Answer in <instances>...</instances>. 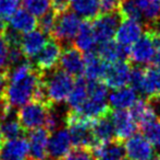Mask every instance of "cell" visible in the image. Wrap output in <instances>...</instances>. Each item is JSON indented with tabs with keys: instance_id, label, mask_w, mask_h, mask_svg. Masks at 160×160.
<instances>
[{
	"instance_id": "cell-23",
	"label": "cell",
	"mask_w": 160,
	"mask_h": 160,
	"mask_svg": "<svg viewBox=\"0 0 160 160\" xmlns=\"http://www.w3.org/2000/svg\"><path fill=\"white\" fill-rule=\"evenodd\" d=\"M92 130H93L96 145L97 144H107L116 139L114 127L110 119V114L94 120Z\"/></svg>"
},
{
	"instance_id": "cell-35",
	"label": "cell",
	"mask_w": 160,
	"mask_h": 160,
	"mask_svg": "<svg viewBox=\"0 0 160 160\" xmlns=\"http://www.w3.org/2000/svg\"><path fill=\"white\" fill-rule=\"evenodd\" d=\"M9 53H10V46L1 35L0 36V71L7 69L4 67L9 63Z\"/></svg>"
},
{
	"instance_id": "cell-46",
	"label": "cell",
	"mask_w": 160,
	"mask_h": 160,
	"mask_svg": "<svg viewBox=\"0 0 160 160\" xmlns=\"http://www.w3.org/2000/svg\"><path fill=\"white\" fill-rule=\"evenodd\" d=\"M0 160H1V159H0Z\"/></svg>"
},
{
	"instance_id": "cell-27",
	"label": "cell",
	"mask_w": 160,
	"mask_h": 160,
	"mask_svg": "<svg viewBox=\"0 0 160 160\" xmlns=\"http://www.w3.org/2000/svg\"><path fill=\"white\" fill-rule=\"evenodd\" d=\"M88 97V82L84 78L78 77L74 81L72 91L68 98V103L72 111H78Z\"/></svg>"
},
{
	"instance_id": "cell-25",
	"label": "cell",
	"mask_w": 160,
	"mask_h": 160,
	"mask_svg": "<svg viewBox=\"0 0 160 160\" xmlns=\"http://www.w3.org/2000/svg\"><path fill=\"white\" fill-rule=\"evenodd\" d=\"M70 8L78 17L86 20L95 19L100 14V0H71Z\"/></svg>"
},
{
	"instance_id": "cell-42",
	"label": "cell",
	"mask_w": 160,
	"mask_h": 160,
	"mask_svg": "<svg viewBox=\"0 0 160 160\" xmlns=\"http://www.w3.org/2000/svg\"><path fill=\"white\" fill-rule=\"evenodd\" d=\"M98 160H119L114 158H108V157H102V158H98Z\"/></svg>"
},
{
	"instance_id": "cell-40",
	"label": "cell",
	"mask_w": 160,
	"mask_h": 160,
	"mask_svg": "<svg viewBox=\"0 0 160 160\" xmlns=\"http://www.w3.org/2000/svg\"><path fill=\"white\" fill-rule=\"evenodd\" d=\"M154 63L156 66L160 67V36H157V49H156V55L154 58Z\"/></svg>"
},
{
	"instance_id": "cell-18",
	"label": "cell",
	"mask_w": 160,
	"mask_h": 160,
	"mask_svg": "<svg viewBox=\"0 0 160 160\" xmlns=\"http://www.w3.org/2000/svg\"><path fill=\"white\" fill-rule=\"evenodd\" d=\"M108 63L94 52L86 53L84 56V75L88 81H99L103 79Z\"/></svg>"
},
{
	"instance_id": "cell-19",
	"label": "cell",
	"mask_w": 160,
	"mask_h": 160,
	"mask_svg": "<svg viewBox=\"0 0 160 160\" xmlns=\"http://www.w3.org/2000/svg\"><path fill=\"white\" fill-rule=\"evenodd\" d=\"M137 101L136 91L131 87H123L116 89L108 97L110 108L114 110H128Z\"/></svg>"
},
{
	"instance_id": "cell-33",
	"label": "cell",
	"mask_w": 160,
	"mask_h": 160,
	"mask_svg": "<svg viewBox=\"0 0 160 160\" xmlns=\"http://www.w3.org/2000/svg\"><path fill=\"white\" fill-rule=\"evenodd\" d=\"M56 20H57V14L53 12L52 10L48 11L47 13H45L44 15L39 18L37 20L38 22V28L40 31H42L44 33H46L47 35H51L55 28Z\"/></svg>"
},
{
	"instance_id": "cell-2",
	"label": "cell",
	"mask_w": 160,
	"mask_h": 160,
	"mask_svg": "<svg viewBox=\"0 0 160 160\" xmlns=\"http://www.w3.org/2000/svg\"><path fill=\"white\" fill-rule=\"evenodd\" d=\"M49 71L50 74L48 75H44L42 73V90L45 101L50 105L64 102L68 100L74 86L73 77L61 68Z\"/></svg>"
},
{
	"instance_id": "cell-29",
	"label": "cell",
	"mask_w": 160,
	"mask_h": 160,
	"mask_svg": "<svg viewBox=\"0 0 160 160\" xmlns=\"http://www.w3.org/2000/svg\"><path fill=\"white\" fill-rule=\"evenodd\" d=\"M119 12L123 19H132L136 21H143V15L135 0H120Z\"/></svg>"
},
{
	"instance_id": "cell-6",
	"label": "cell",
	"mask_w": 160,
	"mask_h": 160,
	"mask_svg": "<svg viewBox=\"0 0 160 160\" xmlns=\"http://www.w3.org/2000/svg\"><path fill=\"white\" fill-rule=\"evenodd\" d=\"M83 22L84 21L82 20V18L78 17L73 11H69V12L67 11L64 13H61L56 20L55 28L51 33L52 39L58 41L59 43L69 44L70 42L75 40Z\"/></svg>"
},
{
	"instance_id": "cell-30",
	"label": "cell",
	"mask_w": 160,
	"mask_h": 160,
	"mask_svg": "<svg viewBox=\"0 0 160 160\" xmlns=\"http://www.w3.org/2000/svg\"><path fill=\"white\" fill-rule=\"evenodd\" d=\"M24 9L36 18H40L50 11L51 0H22Z\"/></svg>"
},
{
	"instance_id": "cell-5",
	"label": "cell",
	"mask_w": 160,
	"mask_h": 160,
	"mask_svg": "<svg viewBox=\"0 0 160 160\" xmlns=\"http://www.w3.org/2000/svg\"><path fill=\"white\" fill-rule=\"evenodd\" d=\"M157 35L150 29L145 28V32L128 48V60L134 65H148L156 55Z\"/></svg>"
},
{
	"instance_id": "cell-20",
	"label": "cell",
	"mask_w": 160,
	"mask_h": 160,
	"mask_svg": "<svg viewBox=\"0 0 160 160\" xmlns=\"http://www.w3.org/2000/svg\"><path fill=\"white\" fill-rule=\"evenodd\" d=\"M142 93L146 97V100H152L160 97V67H145V76L142 87Z\"/></svg>"
},
{
	"instance_id": "cell-47",
	"label": "cell",
	"mask_w": 160,
	"mask_h": 160,
	"mask_svg": "<svg viewBox=\"0 0 160 160\" xmlns=\"http://www.w3.org/2000/svg\"><path fill=\"white\" fill-rule=\"evenodd\" d=\"M31 160H32V159H31Z\"/></svg>"
},
{
	"instance_id": "cell-32",
	"label": "cell",
	"mask_w": 160,
	"mask_h": 160,
	"mask_svg": "<svg viewBox=\"0 0 160 160\" xmlns=\"http://www.w3.org/2000/svg\"><path fill=\"white\" fill-rule=\"evenodd\" d=\"M22 0H0V19L8 21L18 10Z\"/></svg>"
},
{
	"instance_id": "cell-3",
	"label": "cell",
	"mask_w": 160,
	"mask_h": 160,
	"mask_svg": "<svg viewBox=\"0 0 160 160\" xmlns=\"http://www.w3.org/2000/svg\"><path fill=\"white\" fill-rule=\"evenodd\" d=\"M65 122H67L68 130L71 135L72 144L74 147L92 149L96 145L93 130H92L94 120L87 119L76 112L71 111L70 113H68Z\"/></svg>"
},
{
	"instance_id": "cell-28",
	"label": "cell",
	"mask_w": 160,
	"mask_h": 160,
	"mask_svg": "<svg viewBox=\"0 0 160 160\" xmlns=\"http://www.w3.org/2000/svg\"><path fill=\"white\" fill-rule=\"evenodd\" d=\"M143 15L146 26H149L160 15V0H135Z\"/></svg>"
},
{
	"instance_id": "cell-7",
	"label": "cell",
	"mask_w": 160,
	"mask_h": 160,
	"mask_svg": "<svg viewBox=\"0 0 160 160\" xmlns=\"http://www.w3.org/2000/svg\"><path fill=\"white\" fill-rule=\"evenodd\" d=\"M122 15L119 11L108 13H100L92 22L94 34H95L97 44L112 41L116 36L117 30L122 21Z\"/></svg>"
},
{
	"instance_id": "cell-11",
	"label": "cell",
	"mask_w": 160,
	"mask_h": 160,
	"mask_svg": "<svg viewBox=\"0 0 160 160\" xmlns=\"http://www.w3.org/2000/svg\"><path fill=\"white\" fill-rule=\"evenodd\" d=\"M72 139L69 130L65 128L52 132L48 143V158L51 160H63L72 150Z\"/></svg>"
},
{
	"instance_id": "cell-21",
	"label": "cell",
	"mask_w": 160,
	"mask_h": 160,
	"mask_svg": "<svg viewBox=\"0 0 160 160\" xmlns=\"http://www.w3.org/2000/svg\"><path fill=\"white\" fill-rule=\"evenodd\" d=\"M98 45L97 54L108 64L120 62V60H128V48L120 45L117 41H109Z\"/></svg>"
},
{
	"instance_id": "cell-43",
	"label": "cell",
	"mask_w": 160,
	"mask_h": 160,
	"mask_svg": "<svg viewBox=\"0 0 160 160\" xmlns=\"http://www.w3.org/2000/svg\"><path fill=\"white\" fill-rule=\"evenodd\" d=\"M2 141H3V138H2V137H1V135H0V150H1L2 145H3V143H2Z\"/></svg>"
},
{
	"instance_id": "cell-24",
	"label": "cell",
	"mask_w": 160,
	"mask_h": 160,
	"mask_svg": "<svg viewBox=\"0 0 160 160\" xmlns=\"http://www.w3.org/2000/svg\"><path fill=\"white\" fill-rule=\"evenodd\" d=\"M130 112L141 128L148 125L152 122L158 120L157 112L152 105V103L148 100H144V99L137 100L134 103V105L131 108Z\"/></svg>"
},
{
	"instance_id": "cell-10",
	"label": "cell",
	"mask_w": 160,
	"mask_h": 160,
	"mask_svg": "<svg viewBox=\"0 0 160 160\" xmlns=\"http://www.w3.org/2000/svg\"><path fill=\"white\" fill-rule=\"evenodd\" d=\"M130 64L128 60H120L108 64L105 77L102 79L105 85L113 90L127 87L130 81V74L132 69Z\"/></svg>"
},
{
	"instance_id": "cell-41",
	"label": "cell",
	"mask_w": 160,
	"mask_h": 160,
	"mask_svg": "<svg viewBox=\"0 0 160 160\" xmlns=\"http://www.w3.org/2000/svg\"><path fill=\"white\" fill-rule=\"evenodd\" d=\"M7 28H8V25H7V21H3V20L0 19V36L3 35V33L6 32Z\"/></svg>"
},
{
	"instance_id": "cell-1",
	"label": "cell",
	"mask_w": 160,
	"mask_h": 160,
	"mask_svg": "<svg viewBox=\"0 0 160 160\" xmlns=\"http://www.w3.org/2000/svg\"><path fill=\"white\" fill-rule=\"evenodd\" d=\"M42 73L34 69L30 75L18 81L8 82L2 94V101L12 109L22 108L36 98L40 87Z\"/></svg>"
},
{
	"instance_id": "cell-26",
	"label": "cell",
	"mask_w": 160,
	"mask_h": 160,
	"mask_svg": "<svg viewBox=\"0 0 160 160\" xmlns=\"http://www.w3.org/2000/svg\"><path fill=\"white\" fill-rule=\"evenodd\" d=\"M97 44V41L94 34V30L92 23L88 21H84L81 26V30L75 37V46L81 52H84L85 54L89 52H94Z\"/></svg>"
},
{
	"instance_id": "cell-9",
	"label": "cell",
	"mask_w": 160,
	"mask_h": 160,
	"mask_svg": "<svg viewBox=\"0 0 160 160\" xmlns=\"http://www.w3.org/2000/svg\"><path fill=\"white\" fill-rule=\"evenodd\" d=\"M110 119L114 127L116 139L121 143L135 134L138 130V124L134 120L131 112L127 110H114L110 112Z\"/></svg>"
},
{
	"instance_id": "cell-44",
	"label": "cell",
	"mask_w": 160,
	"mask_h": 160,
	"mask_svg": "<svg viewBox=\"0 0 160 160\" xmlns=\"http://www.w3.org/2000/svg\"><path fill=\"white\" fill-rule=\"evenodd\" d=\"M150 160H160V155H158V156H155L154 158H152Z\"/></svg>"
},
{
	"instance_id": "cell-8",
	"label": "cell",
	"mask_w": 160,
	"mask_h": 160,
	"mask_svg": "<svg viewBox=\"0 0 160 160\" xmlns=\"http://www.w3.org/2000/svg\"><path fill=\"white\" fill-rule=\"evenodd\" d=\"M123 146L127 160H150L155 157L154 145L144 135L134 134Z\"/></svg>"
},
{
	"instance_id": "cell-16",
	"label": "cell",
	"mask_w": 160,
	"mask_h": 160,
	"mask_svg": "<svg viewBox=\"0 0 160 160\" xmlns=\"http://www.w3.org/2000/svg\"><path fill=\"white\" fill-rule=\"evenodd\" d=\"M30 155V144L25 137L8 139L0 150L1 160H28Z\"/></svg>"
},
{
	"instance_id": "cell-48",
	"label": "cell",
	"mask_w": 160,
	"mask_h": 160,
	"mask_svg": "<svg viewBox=\"0 0 160 160\" xmlns=\"http://www.w3.org/2000/svg\"><path fill=\"white\" fill-rule=\"evenodd\" d=\"M159 155H160V154H159Z\"/></svg>"
},
{
	"instance_id": "cell-4",
	"label": "cell",
	"mask_w": 160,
	"mask_h": 160,
	"mask_svg": "<svg viewBox=\"0 0 160 160\" xmlns=\"http://www.w3.org/2000/svg\"><path fill=\"white\" fill-rule=\"evenodd\" d=\"M50 112V104L42 101L33 100L20 108L18 112V119L24 130H33L46 126Z\"/></svg>"
},
{
	"instance_id": "cell-13",
	"label": "cell",
	"mask_w": 160,
	"mask_h": 160,
	"mask_svg": "<svg viewBox=\"0 0 160 160\" xmlns=\"http://www.w3.org/2000/svg\"><path fill=\"white\" fill-rule=\"evenodd\" d=\"M59 64L60 68L72 77H80L84 74V56L76 46H65L62 51Z\"/></svg>"
},
{
	"instance_id": "cell-45",
	"label": "cell",
	"mask_w": 160,
	"mask_h": 160,
	"mask_svg": "<svg viewBox=\"0 0 160 160\" xmlns=\"http://www.w3.org/2000/svg\"><path fill=\"white\" fill-rule=\"evenodd\" d=\"M159 120H160V118H159Z\"/></svg>"
},
{
	"instance_id": "cell-22",
	"label": "cell",
	"mask_w": 160,
	"mask_h": 160,
	"mask_svg": "<svg viewBox=\"0 0 160 160\" xmlns=\"http://www.w3.org/2000/svg\"><path fill=\"white\" fill-rule=\"evenodd\" d=\"M37 26L38 22L36 20V17L25 9H19L9 19V28L22 35L35 30Z\"/></svg>"
},
{
	"instance_id": "cell-17",
	"label": "cell",
	"mask_w": 160,
	"mask_h": 160,
	"mask_svg": "<svg viewBox=\"0 0 160 160\" xmlns=\"http://www.w3.org/2000/svg\"><path fill=\"white\" fill-rule=\"evenodd\" d=\"M48 42L47 34L40 30H33L22 35L21 47L22 53L26 58H35Z\"/></svg>"
},
{
	"instance_id": "cell-39",
	"label": "cell",
	"mask_w": 160,
	"mask_h": 160,
	"mask_svg": "<svg viewBox=\"0 0 160 160\" xmlns=\"http://www.w3.org/2000/svg\"><path fill=\"white\" fill-rule=\"evenodd\" d=\"M146 28L150 29V30H152V32H154L155 34L157 35V36H160V15L158 17V19H157L156 21H155L154 23L152 24V25L146 26Z\"/></svg>"
},
{
	"instance_id": "cell-31",
	"label": "cell",
	"mask_w": 160,
	"mask_h": 160,
	"mask_svg": "<svg viewBox=\"0 0 160 160\" xmlns=\"http://www.w3.org/2000/svg\"><path fill=\"white\" fill-rule=\"evenodd\" d=\"M144 136L150 141L154 146L160 147V120L152 122L148 125L142 127Z\"/></svg>"
},
{
	"instance_id": "cell-36",
	"label": "cell",
	"mask_w": 160,
	"mask_h": 160,
	"mask_svg": "<svg viewBox=\"0 0 160 160\" xmlns=\"http://www.w3.org/2000/svg\"><path fill=\"white\" fill-rule=\"evenodd\" d=\"M70 1L71 0H51V10L58 15L67 12L70 8Z\"/></svg>"
},
{
	"instance_id": "cell-14",
	"label": "cell",
	"mask_w": 160,
	"mask_h": 160,
	"mask_svg": "<svg viewBox=\"0 0 160 160\" xmlns=\"http://www.w3.org/2000/svg\"><path fill=\"white\" fill-rule=\"evenodd\" d=\"M50 132L46 127L36 128L28 134L30 156L32 160H48V143Z\"/></svg>"
},
{
	"instance_id": "cell-37",
	"label": "cell",
	"mask_w": 160,
	"mask_h": 160,
	"mask_svg": "<svg viewBox=\"0 0 160 160\" xmlns=\"http://www.w3.org/2000/svg\"><path fill=\"white\" fill-rule=\"evenodd\" d=\"M120 0H100V12L108 13L119 10Z\"/></svg>"
},
{
	"instance_id": "cell-15",
	"label": "cell",
	"mask_w": 160,
	"mask_h": 160,
	"mask_svg": "<svg viewBox=\"0 0 160 160\" xmlns=\"http://www.w3.org/2000/svg\"><path fill=\"white\" fill-rule=\"evenodd\" d=\"M142 22L132 19H122L116 33V41L122 46L130 48L143 35Z\"/></svg>"
},
{
	"instance_id": "cell-38",
	"label": "cell",
	"mask_w": 160,
	"mask_h": 160,
	"mask_svg": "<svg viewBox=\"0 0 160 160\" xmlns=\"http://www.w3.org/2000/svg\"><path fill=\"white\" fill-rule=\"evenodd\" d=\"M7 85H8V73H7V69H4L0 71V100H1Z\"/></svg>"
},
{
	"instance_id": "cell-34",
	"label": "cell",
	"mask_w": 160,
	"mask_h": 160,
	"mask_svg": "<svg viewBox=\"0 0 160 160\" xmlns=\"http://www.w3.org/2000/svg\"><path fill=\"white\" fill-rule=\"evenodd\" d=\"M144 76H145V68L137 66V65L132 67L130 74V81H128L130 87L133 88L135 91H142V87H143V82H144Z\"/></svg>"
},
{
	"instance_id": "cell-12",
	"label": "cell",
	"mask_w": 160,
	"mask_h": 160,
	"mask_svg": "<svg viewBox=\"0 0 160 160\" xmlns=\"http://www.w3.org/2000/svg\"><path fill=\"white\" fill-rule=\"evenodd\" d=\"M62 54V47L58 41L51 39L35 57V66L42 73L55 69Z\"/></svg>"
}]
</instances>
